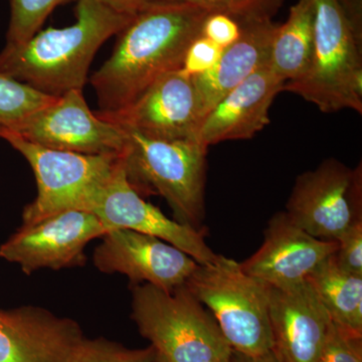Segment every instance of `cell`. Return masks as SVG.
Listing matches in <instances>:
<instances>
[{
	"label": "cell",
	"instance_id": "603a6c76",
	"mask_svg": "<svg viewBox=\"0 0 362 362\" xmlns=\"http://www.w3.org/2000/svg\"><path fill=\"white\" fill-rule=\"evenodd\" d=\"M187 2L206 9L209 13L225 14L239 25L272 20L285 0H166Z\"/></svg>",
	"mask_w": 362,
	"mask_h": 362
},
{
	"label": "cell",
	"instance_id": "52a82bcc",
	"mask_svg": "<svg viewBox=\"0 0 362 362\" xmlns=\"http://www.w3.org/2000/svg\"><path fill=\"white\" fill-rule=\"evenodd\" d=\"M0 138L25 157L37 180V195L23 211V226L35 225L62 211H87L120 159L116 154L89 156L47 148L1 128Z\"/></svg>",
	"mask_w": 362,
	"mask_h": 362
},
{
	"label": "cell",
	"instance_id": "5bb4252c",
	"mask_svg": "<svg viewBox=\"0 0 362 362\" xmlns=\"http://www.w3.org/2000/svg\"><path fill=\"white\" fill-rule=\"evenodd\" d=\"M337 250V242L317 239L279 211L269 220L258 251L240 264L270 287H286L306 281Z\"/></svg>",
	"mask_w": 362,
	"mask_h": 362
},
{
	"label": "cell",
	"instance_id": "4dcf8cb0",
	"mask_svg": "<svg viewBox=\"0 0 362 362\" xmlns=\"http://www.w3.org/2000/svg\"><path fill=\"white\" fill-rule=\"evenodd\" d=\"M157 354V352H156ZM156 362H166L165 359L163 358L161 356H159L158 354H156Z\"/></svg>",
	"mask_w": 362,
	"mask_h": 362
},
{
	"label": "cell",
	"instance_id": "ba28073f",
	"mask_svg": "<svg viewBox=\"0 0 362 362\" xmlns=\"http://www.w3.org/2000/svg\"><path fill=\"white\" fill-rule=\"evenodd\" d=\"M286 214L305 232L337 242L351 226L362 223V166L349 168L325 159L295 180Z\"/></svg>",
	"mask_w": 362,
	"mask_h": 362
},
{
	"label": "cell",
	"instance_id": "e0dca14e",
	"mask_svg": "<svg viewBox=\"0 0 362 362\" xmlns=\"http://www.w3.org/2000/svg\"><path fill=\"white\" fill-rule=\"evenodd\" d=\"M284 84L269 65L259 69L204 117L199 142L209 148L220 142L251 139L270 124L272 103Z\"/></svg>",
	"mask_w": 362,
	"mask_h": 362
},
{
	"label": "cell",
	"instance_id": "8992f818",
	"mask_svg": "<svg viewBox=\"0 0 362 362\" xmlns=\"http://www.w3.org/2000/svg\"><path fill=\"white\" fill-rule=\"evenodd\" d=\"M185 286L213 314L233 350L247 356L273 350L270 287L245 273L240 263L218 255L214 263L197 266Z\"/></svg>",
	"mask_w": 362,
	"mask_h": 362
},
{
	"label": "cell",
	"instance_id": "7402d4cb",
	"mask_svg": "<svg viewBox=\"0 0 362 362\" xmlns=\"http://www.w3.org/2000/svg\"><path fill=\"white\" fill-rule=\"evenodd\" d=\"M73 0H9L11 21L6 45L21 44L40 30L57 6Z\"/></svg>",
	"mask_w": 362,
	"mask_h": 362
},
{
	"label": "cell",
	"instance_id": "30bf717a",
	"mask_svg": "<svg viewBox=\"0 0 362 362\" xmlns=\"http://www.w3.org/2000/svg\"><path fill=\"white\" fill-rule=\"evenodd\" d=\"M13 132L47 148L89 156H121L125 145L123 128L93 113L83 90L57 98Z\"/></svg>",
	"mask_w": 362,
	"mask_h": 362
},
{
	"label": "cell",
	"instance_id": "9c48e42d",
	"mask_svg": "<svg viewBox=\"0 0 362 362\" xmlns=\"http://www.w3.org/2000/svg\"><path fill=\"white\" fill-rule=\"evenodd\" d=\"M87 211L95 214L108 232L126 228L154 235L187 252L199 265L214 263L218 258L207 246L206 232L171 220L133 189L121 158L109 180L90 199Z\"/></svg>",
	"mask_w": 362,
	"mask_h": 362
},
{
	"label": "cell",
	"instance_id": "ffe728a7",
	"mask_svg": "<svg viewBox=\"0 0 362 362\" xmlns=\"http://www.w3.org/2000/svg\"><path fill=\"white\" fill-rule=\"evenodd\" d=\"M307 280L331 320L362 335V275L344 270L333 254L317 267Z\"/></svg>",
	"mask_w": 362,
	"mask_h": 362
},
{
	"label": "cell",
	"instance_id": "7a4b0ae2",
	"mask_svg": "<svg viewBox=\"0 0 362 362\" xmlns=\"http://www.w3.org/2000/svg\"><path fill=\"white\" fill-rule=\"evenodd\" d=\"M76 23L39 30L30 40L6 45L0 73L52 97L83 90L101 45L118 35L135 14L117 13L97 0H78Z\"/></svg>",
	"mask_w": 362,
	"mask_h": 362
},
{
	"label": "cell",
	"instance_id": "484cf974",
	"mask_svg": "<svg viewBox=\"0 0 362 362\" xmlns=\"http://www.w3.org/2000/svg\"><path fill=\"white\" fill-rule=\"evenodd\" d=\"M223 49L220 45L201 35L188 47L181 71L192 77L206 73L218 63Z\"/></svg>",
	"mask_w": 362,
	"mask_h": 362
},
{
	"label": "cell",
	"instance_id": "83f0119b",
	"mask_svg": "<svg viewBox=\"0 0 362 362\" xmlns=\"http://www.w3.org/2000/svg\"><path fill=\"white\" fill-rule=\"evenodd\" d=\"M202 35L226 49L239 39L240 26L225 14L211 13L202 25Z\"/></svg>",
	"mask_w": 362,
	"mask_h": 362
},
{
	"label": "cell",
	"instance_id": "2e32d148",
	"mask_svg": "<svg viewBox=\"0 0 362 362\" xmlns=\"http://www.w3.org/2000/svg\"><path fill=\"white\" fill-rule=\"evenodd\" d=\"M84 339L75 321L45 309L0 310V362H71Z\"/></svg>",
	"mask_w": 362,
	"mask_h": 362
},
{
	"label": "cell",
	"instance_id": "cb8c5ba5",
	"mask_svg": "<svg viewBox=\"0 0 362 362\" xmlns=\"http://www.w3.org/2000/svg\"><path fill=\"white\" fill-rule=\"evenodd\" d=\"M156 354L151 345L147 349H128L103 338H85L71 362H156Z\"/></svg>",
	"mask_w": 362,
	"mask_h": 362
},
{
	"label": "cell",
	"instance_id": "4fadbf2b",
	"mask_svg": "<svg viewBox=\"0 0 362 362\" xmlns=\"http://www.w3.org/2000/svg\"><path fill=\"white\" fill-rule=\"evenodd\" d=\"M102 238L94 252L95 266L103 273L127 276L132 286L149 284L173 292L199 266L187 252L147 233L116 228Z\"/></svg>",
	"mask_w": 362,
	"mask_h": 362
},
{
	"label": "cell",
	"instance_id": "7c38bea8",
	"mask_svg": "<svg viewBox=\"0 0 362 362\" xmlns=\"http://www.w3.org/2000/svg\"><path fill=\"white\" fill-rule=\"evenodd\" d=\"M97 114L117 125L168 141L199 142L204 121L194 80L181 70L157 80L124 110Z\"/></svg>",
	"mask_w": 362,
	"mask_h": 362
},
{
	"label": "cell",
	"instance_id": "8fae6325",
	"mask_svg": "<svg viewBox=\"0 0 362 362\" xmlns=\"http://www.w3.org/2000/svg\"><path fill=\"white\" fill-rule=\"evenodd\" d=\"M107 233L99 218L89 211H62L35 225L21 226L0 247V258L18 264L28 275L40 269L81 266L86 246Z\"/></svg>",
	"mask_w": 362,
	"mask_h": 362
},
{
	"label": "cell",
	"instance_id": "f546056e",
	"mask_svg": "<svg viewBox=\"0 0 362 362\" xmlns=\"http://www.w3.org/2000/svg\"><path fill=\"white\" fill-rule=\"evenodd\" d=\"M230 362H282L274 350L261 356H247L233 350Z\"/></svg>",
	"mask_w": 362,
	"mask_h": 362
},
{
	"label": "cell",
	"instance_id": "f1b7e54d",
	"mask_svg": "<svg viewBox=\"0 0 362 362\" xmlns=\"http://www.w3.org/2000/svg\"><path fill=\"white\" fill-rule=\"evenodd\" d=\"M97 1L117 13L135 14L145 7L156 2L166 1V0H97Z\"/></svg>",
	"mask_w": 362,
	"mask_h": 362
},
{
	"label": "cell",
	"instance_id": "ac0fdd59",
	"mask_svg": "<svg viewBox=\"0 0 362 362\" xmlns=\"http://www.w3.org/2000/svg\"><path fill=\"white\" fill-rule=\"evenodd\" d=\"M278 25L272 20L240 25L239 39L223 49L218 63L206 73L192 77L204 119L228 93L269 65Z\"/></svg>",
	"mask_w": 362,
	"mask_h": 362
},
{
	"label": "cell",
	"instance_id": "d6986e66",
	"mask_svg": "<svg viewBox=\"0 0 362 362\" xmlns=\"http://www.w3.org/2000/svg\"><path fill=\"white\" fill-rule=\"evenodd\" d=\"M314 25V0H298L290 8L286 23L278 25L269 66L283 82L296 81L308 70L313 52Z\"/></svg>",
	"mask_w": 362,
	"mask_h": 362
},
{
	"label": "cell",
	"instance_id": "d4e9b609",
	"mask_svg": "<svg viewBox=\"0 0 362 362\" xmlns=\"http://www.w3.org/2000/svg\"><path fill=\"white\" fill-rule=\"evenodd\" d=\"M317 362H362V335L331 323Z\"/></svg>",
	"mask_w": 362,
	"mask_h": 362
},
{
	"label": "cell",
	"instance_id": "9a60e30c",
	"mask_svg": "<svg viewBox=\"0 0 362 362\" xmlns=\"http://www.w3.org/2000/svg\"><path fill=\"white\" fill-rule=\"evenodd\" d=\"M269 316L273 350L281 361H318L332 320L308 280L270 287Z\"/></svg>",
	"mask_w": 362,
	"mask_h": 362
},
{
	"label": "cell",
	"instance_id": "6da1fadb",
	"mask_svg": "<svg viewBox=\"0 0 362 362\" xmlns=\"http://www.w3.org/2000/svg\"><path fill=\"white\" fill-rule=\"evenodd\" d=\"M209 14L177 1L156 2L138 11L118 33L110 58L90 78L99 112L124 110L157 80L181 70Z\"/></svg>",
	"mask_w": 362,
	"mask_h": 362
},
{
	"label": "cell",
	"instance_id": "3957f363",
	"mask_svg": "<svg viewBox=\"0 0 362 362\" xmlns=\"http://www.w3.org/2000/svg\"><path fill=\"white\" fill-rule=\"evenodd\" d=\"M121 127L125 145L120 158L133 189L140 195L163 197L176 221L206 233V147L199 142L156 139Z\"/></svg>",
	"mask_w": 362,
	"mask_h": 362
},
{
	"label": "cell",
	"instance_id": "4316f807",
	"mask_svg": "<svg viewBox=\"0 0 362 362\" xmlns=\"http://www.w3.org/2000/svg\"><path fill=\"white\" fill-rule=\"evenodd\" d=\"M334 258L344 270L362 275V223L351 226L337 240Z\"/></svg>",
	"mask_w": 362,
	"mask_h": 362
},
{
	"label": "cell",
	"instance_id": "44dd1931",
	"mask_svg": "<svg viewBox=\"0 0 362 362\" xmlns=\"http://www.w3.org/2000/svg\"><path fill=\"white\" fill-rule=\"evenodd\" d=\"M56 99L0 73V128L18 129L33 114Z\"/></svg>",
	"mask_w": 362,
	"mask_h": 362
},
{
	"label": "cell",
	"instance_id": "277c9868",
	"mask_svg": "<svg viewBox=\"0 0 362 362\" xmlns=\"http://www.w3.org/2000/svg\"><path fill=\"white\" fill-rule=\"evenodd\" d=\"M133 321L166 362H230L233 349L206 307L185 285L166 292L132 286Z\"/></svg>",
	"mask_w": 362,
	"mask_h": 362
},
{
	"label": "cell",
	"instance_id": "5b68a950",
	"mask_svg": "<svg viewBox=\"0 0 362 362\" xmlns=\"http://www.w3.org/2000/svg\"><path fill=\"white\" fill-rule=\"evenodd\" d=\"M313 52L301 78L285 83L323 113H362V35L357 33L340 0H314Z\"/></svg>",
	"mask_w": 362,
	"mask_h": 362
}]
</instances>
